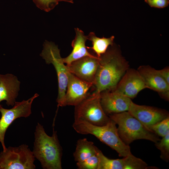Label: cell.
Here are the masks:
<instances>
[{"label": "cell", "instance_id": "1", "mask_svg": "<svg viewBox=\"0 0 169 169\" xmlns=\"http://www.w3.org/2000/svg\"><path fill=\"white\" fill-rule=\"evenodd\" d=\"M99 58L93 86L95 91L101 93L115 88L128 69V64L113 45Z\"/></svg>", "mask_w": 169, "mask_h": 169}, {"label": "cell", "instance_id": "2", "mask_svg": "<svg viewBox=\"0 0 169 169\" xmlns=\"http://www.w3.org/2000/svg\"><path fill=\"white\" fill-rule=\"evenodd\" d=\"M33 151L35 158L44 169H61L62 148L56 131L52 135H48L43 126L38 123L36 125Z\"/></svg>", "mask_w": 169, "mask_h": 169}, {"label": "cell", "instance_id": "3", "mask_svg": "<svg viewBox=\"0 0 169 169\" xmlns=\"http://www.w3.org/2000/svg\"><path fill=\"white\" fill-rule=\"evenodd\" d=\"M72 126L79 133L94 135L116 151L119 156L124 157L131 154L130 147L121 140L116 124L110 119L103 125H96L85 121H74Z\"/></svg>", "mask_w": 169, "mask_h": 169}, {"label": "cell", "instance_id": "4", "mask_svg": "<svg viewBox=\"0 0 169 169\" xmlns=\"http://www.w3.org/2000/svg\"><path fill=\"white\" fill-rule=\"evenodd\" d=\"M109 117L118 125L119 135L127 145L138 139L147 140L154 143L160 140L155 134L147 130L128 111L110 115Z\"/></svg>", "mask_w": 169, "mask_h": 169}, {"label": "cell", "instance_id": "5", "mask_svg": "<svg viewBox=\"0 0 169 169\" xmlns=\"http://www.w3.org/2000/svg\"><path fill=\"white\" fill-rule=\"evenodd\" d=\"M40 56L47 64H52L57 73L58 94L57 99L58 107L64 106L69 75L70 73L60 54V50L54 43L46 41Z\"/></svg>", "mask_w": 169, "mask_h": 169}, {"label": "cell", "instance_id": "6", "mask_svg": "<svg viewBox=\"0 0 169 169\" xmlns=\"http://www.w3.org/2000/svg\"><path fill=\"white\" fill-rule=\"evenodd\" d=\"M100 93L94 91L75 106L74 121H84L96 125L106 124L110 119L100 102Z\"/></svg>", "mask_w": 169, "mask_h": 169}, {"label": "cell", "instance_id": "7", "mask_svg": "<svg viewBox=\"0 0 169 169\" xmlns=\"http://www.w3.org/2000/svg\"><path fill=\"white\" fill-rule=\"evenodd\" d=\"M35 158L27 145L9 147L0 153V169H34Z\"/></svg>", "mask_w": 169, "mask_h": 169}, {"label": "cell", "instance_id": "8", "mask_svg": "<svg viewBox=\"0 0 169 169\" xmlns=\"http://www.w3.org/2000/svg\"><path fill=\"white\" fill-rule=\"evenodd\" d=\"M38 96L36 93L27 100L15 102L13 107L10 109L0 107V142L3 151L7 148L4 143V137L7 129L16 119L21 117L26 118L30 115L32 103Z\"/></svg>", "mask_w": 169, "mask_h": 169}, {"label": "cell", "instance_id": "9", "mask_svg": "<svg viewBox=\"0 0 169 169\" xmlns=\"http://www.w3.org/2000/svg\"><path fill=\"white\" fill-rule=\"evenodd\" d=\"M128 111L148 130L155 124L169 116L167 112L157 108L131 103Z\"/></svg>", "mask_w": 169, "mask_h": 169}, {"label": "cell", "instance_id": "10", "mask_svg": "<svg viewBox=\"0 0 169 169\" xmlns=\"http://www.w3.org/2000/svg\"><path fill=\"white\" fill-rule=\"evenodd\" d=\"M93 83L84 81L70 73L65 97L64 106H75L85 99L90 94Z\"/></svg>", "mask_w": 169, "mask_h": 169}, {"label": "cell", "instance_id": "11", "mask_svg": "<svg viewBox=\"0 0 169 169\" xmlns=\"http://www.w3.org/2000/svg\"><path fill=\"white\" fill-rule=\"evenodd\" d=\"M96 155L99 160L97 169H145L147 164L131 154L122 159H110L105 156L99 149Z\"/></svg>", "mask_w": 169, "mask_h": 169}, {"label": "cell", "instance_id": "12", "mask_svg": "<svg viewBox=\"0 0 169 169\" xmlns=\"http://www.w3.org/2000/svg\"><path fill=\"white\" fill-rule=\"evenodd\" d=\"M100 95L102 106L107 115L128 111L132 101L115 89L103 91Z\"/></svg>", "mask_w": 169, "mask_h": 169}, {"label": "cell", "instance_id": "13", "mask_svg": "<svg viewBox=\"0 0 169 169\" xmlns=\"http://www.w3.org/2000/svg\"><path fill=\"white\" fill-rule=\"evenodd\" d=\"M145 88L146 85L138 70L128 69L115 89L131 99Z\"/></svg>", "mask_w": 169, "mask_h": 169}, {"label": "cell", "instance_id": "14", "mask_svg": "<svg viewBox=\"0 0 169 169\" xmlns=\"http://www.w3.org/2000/svg\"><path fill=\"white\" fill-rule=\"evenodd\" d=\"M99 61V58L96 56H87L67 66L70 73L84 81L94 84Z\"/></svg>", "mask_w": 169, "mask_h": 169}, {"label": "cell", "instance_id": "15", "mask_svg": "<svg viewBox=\"0 0 169 169\" xmlns=\"http://www.w3.org/2000/svg\"><path fill=\"white\" fill-rule=\"evenodd\" d=\"M148 88L157 92L164 99L168 100L169 85L156 70L148 65L140 66L137 70Z\"/></svg>", "mask_w": 169, "mask_h": 169}, {"label": "cell", "instance_id": "16", "mask_svg": "<svg viewBox=\"0 0 169 169\" xmlns=\"http://www.w3.org/2000/svg\"><path fill=\"white\" fill-rule=\"evenodd\" d=\"M20 84L17 77L12 74H0V103L5 100L8 106H13L18 95Z\"/></svg>", "mask_w": 169, "mask_h": 169}, {"label": "cell", "instance_id": "17", "mask_svg": "<svg viewBox=\"0 0 169 169\" xmlns=\"http://www.w3.org/2000/svg\"><path fill=\"white\" fill-rule=\"evenodd\" d=\"M76 35L71 43L72 50L67 57L63 58L64 63L67 66L72 62L87 56L95 55L90 53L86 46L85 43L88 39L83 31L78 28H75Z\"/></svg>", "mask_w": 169, "mask_h": 169}, {"label": "cell", "instance_id": "18", "mask_svg": "<svg viewBox=\"0 0 169 169\" xmlns=\"http://www.w3.org/2000/svg\"><path fill=\"white\" fill-rule=\"evenodd\" d=\"M98 148L92 142L86 138L80 139L77 141L75 151L73 153L74 159L77 162L82 161L96 154Z\"/></svg>", "mask_w": 169, "mask_h": 169}, {"label": "cell", "instance_id": "19", "mask_svg": "<svg viewBox=\"0 0 169 169\" xmlns=\"http://www.w3.org/2000/svg\"><path fill=\"white\" fill-rule=\"evenodd\" d=\"M87 38L91 42L92 44L91 47H87V49L91 50L95 55L99 58L106 52L109 46L113 45L115 37L112 36L109 38H99L94 33L91 32Z\"/></svg>", "mask_w": 169, "mask_h": 169}, {"label": "cell", "instance_id": "20", "mask_svg": "<svg viewBox=\"0 0 169 169\" xmlns=\"http://www.w3.org/2000/svg\"><path fill=\"white\" fill-rule=\"evenodd\" d=\"M151 131L162 137L169 133V116L153 125Z\"/></svg>", "mask_w": 169, "mask_h": 169}, {"label": "cell", "instance_id": "21", "mask_svg": "<svg viewBox=\"0 0 169 169\" xmlns=\"http://www.w3.org/2000/svg\"><path fill=\"white\" fill-rule=\"evenodd\" d=\"M155 143L156 147L161 151V158L168 161L169 158V133Z\"/></svg>", "mask_w": 169, "mask_h": 169}, {"label": "cell", "instance_id": "22", "mask_svg": "<svg viewBox=\"0 0 169 169\" xmlns=\"http://www.w3.org/2000/svg\"><path fill=\"white\" fill-rule=\"evenodd\" d=\"M99 160L96 154L81 162H77L76 165L79 169H97Z\"/></svg>", "mask_w": 169, "mask_h": 169}, {"label": "cell", "instance_id": "23", "mask_svg": "<svg viewBox=\"0 0 169 169\" xmlns=\"http://www.w3.org/2000/svg\"><path fill=\"white\" fill-rule=\"evenodd\" d=\"M38 8L46 12L53 9L58 4L57 0H33Z\"/></svg>", "mask_w": 169, "mask_h": 169}, {"label": "cell", "instance_id": "24", "mask_svg": "<svg viewBox=\"0 0 169 169\" xmlns=\"http://www.w3.org/2000/svg\"><path fill=\"white\" fill-rule=\"evenodd\" d=\"M151 7L158 8H162L167 7L169 0H144Z\"/></svg>", "mask_w": 169, "mask_h": 169}, {"label": "cell", "instance_id": "25", "mask_svg": "<svg viewBox=\"0 0 169 169\" xmlns=\"http://www.w3.org/2000/svg\"><path fill=\"white\" fill-rule=\"evenodd\" d=\"M160 74L166 81L169 85V69L167 67L162 69L158 70Z\"/></svg>", "mask_w": 169, "mask_h": 169}, {"label": "cell", "instance_id": "26", "mask_svg": "<svg viewBox=\"0 0 169 169\" xmlns=\"http://www.w3.org/2000/svg\"><path fill=\"white\" fill-rule=\"evenodd\" d=\"M58 2L59 1H64L67 2L71 3H73V0H57Z\"/></svg>", "mask_w": 169, "mask_h": 169}]
</instances>
